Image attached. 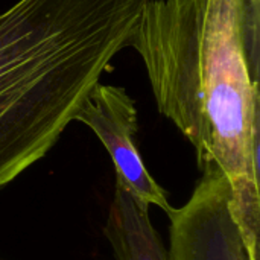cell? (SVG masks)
<instances>
[{"instance_id": "obj_1", "label": "cell", "mask_w": 260, "mask_h": 260, "mask_svg": "<svg viewBox=\"0 0 260 260\" xmlns=\"http://www.w3.org/2000/svg\"><path fill=\"white\" fill-rule=\"evenodd\" d=\"M128 47L158 111L215 165L253 260L260 227V0H148Z\"/></svg>"}, {"instance_id": "obj_2", "label": "cell", "mask_w": 260, "mask_h": 260, "mask_svg": "<svg viewBox=\"0 0 260 260\" xmlns=\"http://www.w3.org/2000/svg\"><path fill=\"white\" fill-rule=\"evenodd\" d=\"M146 2L17 0L0 12V189L53 148Z\"/></svg>"}, {"instance_id": "obj_3", "label": "cell", "mask_w": 260, "mask_h": 260, "mask_svg": "<svg viewBox=\"0 0 260 260\" xmlns=\"http://www.w3.org/2000/svg\"><path fill=\"white\" fill-rule=\"evenodd\" d=\"M201 174L186 204L168 215V260H253L232 213L225 177L215 165Z\"/></svg>"}, {"instance_id": "obj_4", "label": "cell", "mask_w": 260, "mask_h": 260, "mask_svg": "<svg viewBox=\"0 0 260 260\" xmlns=\"http://www.w3.org/2000/svg\"><path fill=\"white\" fill-rule=\"evenodd\" d=\"M75 120L88 126L110 154L116 181L142 203L169 215L168 193L157 184L143 165L136 145L139 116L134 99L123 87L99 82L79 108Z\"/></svg>"}, {"instance_id": "obj_5", "label": "cell", "mask_w": 260, "mask_h": 260, "mask_svg": "<svg viewBox=\"0 0 260 260\" xmlns=\"http://www.w3.org/2000/svg\"><path fill=\"white\" fill-rule=\"evenodd\" d=\"M104 235L114 260H168V251L149 216V206L116 181Z\"/></svg>"}]
</instances>
